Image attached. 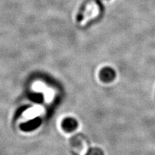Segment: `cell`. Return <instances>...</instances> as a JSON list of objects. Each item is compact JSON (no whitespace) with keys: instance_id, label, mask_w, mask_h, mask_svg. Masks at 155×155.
<instances>
[{"instance_id":"cell-1","label":"cell","mask_w":155,"mask_h":155,"mask_svg":"<svg viewBox=\"0 0 155 155\" xmlns=\"http://www.w3.org/2000/svg\"><path fill=\"white\" fill-rule=\"evenodd\" d=\"M116 78V72L113 68L106 67L103 68L100 72V78L104 82L108 83L113 81Z\"/></svg>"},{"instance_id":"cell-3","label":"cell","mask_w":155,"mask_h":155,"mask_svg":"<svg viewBox=\"0 0 155 155\" xmlns=\"http://www.w3.org/2000/svg\"><path fill=\"white\" fill-rule=\"evenodd\" d=\"M39 124H40V121H39L38 119L32 120V121L28 122V123L23 125L22 128L25 130H32L34 128H36L38 127Z\"/></svg>"},{"instance_id":"cell-2","label":"cell","mask_w":155,"mask_h":155,"mask_svg":"<svg viewBox=\"0 0 155 155\" xmlns=\"http://www.w3.org/2000/svg\"><path fill=\"white\" fill-rule=\"evenodd\" d=\"M77 126L78 123L76 120L73 119V118H67L64 120L63 124H62L63 129L68 132H71V131L75 130L77 128Z\"/></svg>"},{"instance_id":"cell-4","label":"cell","mask_w":155,"mask_h":155,"mask_svg":"<svg viewBox=\"0 0 155 155\" xmlns=\"http://www.w3.org/2000/svg\"><path fill=\"white\" fill-rule=\"evenodd\" d=\"M86 155H104V153L99 148H92L87 152Z\"/></svg>"}]
</instances>
